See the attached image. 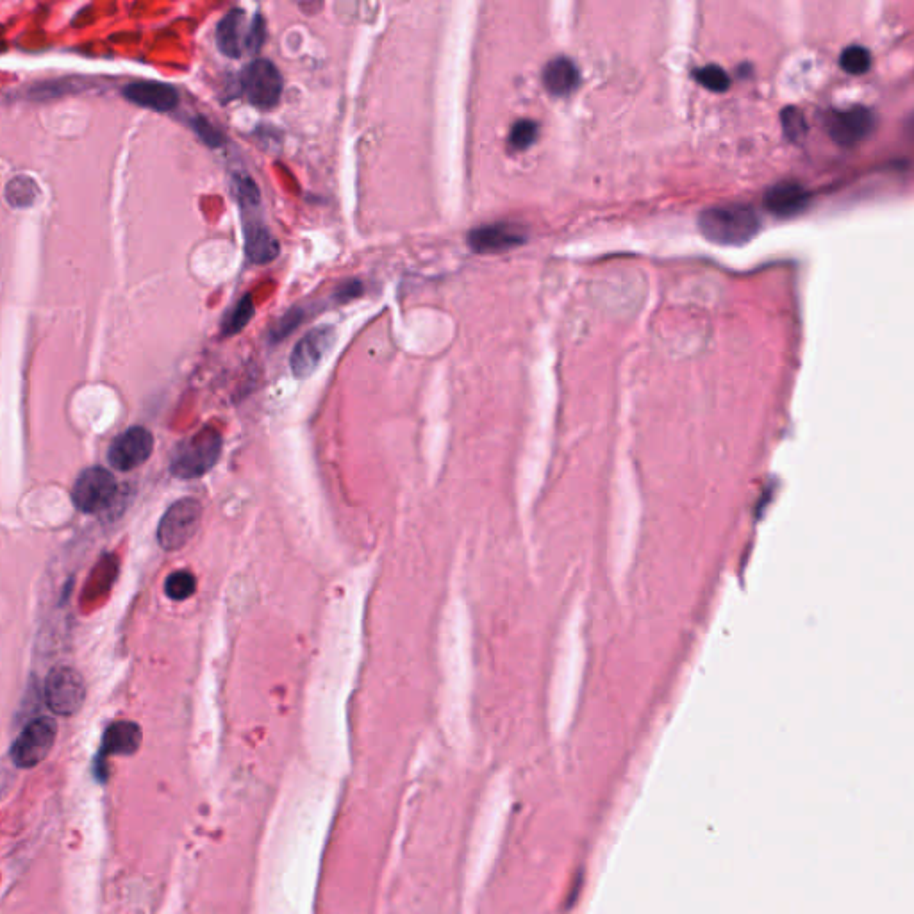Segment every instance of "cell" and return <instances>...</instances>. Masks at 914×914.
Listing matches in <instances>:
<instances>
[{"mask_svg":"<svg viewBox=\"0 0 914 914\" xmlns=\"http://www.w3.org/2000/svg\"><path fill=\"white\" fill-rule=\"evenodd\" d=\"M233 190L238 204H240L241 217H243V236H245L247 258L256 265H266V263L274 261L281 252V245H279V241L275 240L274 234L270 233V229L266 227L261 213H259L261 195H259L258 184L254 183L249 175H234Z\"/></svg>","mask_w":914,"mask_h":914,"instance_id":"cell-1","label":"cell"},{"mask_svg":"<svg viewBox=\"0 0 914 914\" xmlns=\"http://www.w3.org/2000/svg\"><path fill=\"white\" fill-rule=\"evenodd\" d=\"M698 227L713 243L743 245L759 233L761 220L756 209L747 204H722L702 211Z\"/></svg>","mask_w":914,"mask_h":914,"instance_id":"cell-2","label":"cell"},{"mask_svg":"<svg viewBox=\"0 0 914 914\" xmlns=\"http://www.w3.org/2000/svg\"><path fill=\"white\" fill-rule=\"evenodd\" d=\"M222 454V436L213 427L181 441L170 459V472L179 479H199L217 465Z\"/></svg>","mask_w":914,"mask_h":914,"instance_id":"cell-3","label":"cell"},{"mask_svg":"<svg viewBox=\"0 0 914 914\" xmlns=\"http://www.w3.org/2000/svg\"><path fill=\"white\" fill-rule=\"evenodd\" d=\"M218 50L231 59L243 58V54H256L265 38V24L259 13L252 20L247 18L245 9L233 8L218 22Z\"/></svg>","mask_w":914,"mask_h":914,"instance_id":"cell-4","label":"cell"},{"mask_svg":"<svg viewBox=\"0 0 914 914\" xmlns=\"http://www.w3.org/2000/svg\"><path fill=\"white\" fill-rule=\"evenodd\" d=\"M241 93L252 106L272 109L283 95L284 81L279 68L268 59H254L240 75Z\"/></svg>","mask_w":914,"mask_h":914,"instance_id":"cell-5","label":"cell"},{"mask_svg":"<svg viewBox=\"0 0 914 914\" xmlns=\"http://www.w3.org/2000/svg\"><path fill=\"white\" fill-rule=\"evenodd\" d=\"M202 506L199 500L181 499L168 507L158 527V541L167 552L183 549L200 527Z\"/></svg>","mask_w":914,"mask_h":914,"instance_id":"cell-6","label":"cell"},{"mask_svg":"<svg viewBox=\"0 0 914 914\" xmlns=\"http://www.w3.org/2000/svg\"><path fill=\"white\" fill-rule=\"evenodd\" d=\"M118 484L113 474L93 466L77 477L72 490L75 507L86 515H99L117 499Z\"/></svg>","mask_w":914,"mask_h":914,"instance_id":"cell-7","label":"cell"},{"mask_svg":"<svg viewBox=\"0 0 914 914\" xmlns=\"http://www.w3.org/2000/svg\"><path fill=\"white\" fill-rule=\"evenodd\" d=\"M86 700L83 677L74 668H54L45 681V702L52 713L72 716L81 711Z\"/></svg>","mask_w":914,"mask_h":914,"instance_id":"cell-8","label":"cell"},{"mask_svg":"<svg viewBox=\"0 0 914 914\" xmlns=\"http://www.w3.org/2000/svg\"><path fill=\"white\" fill-rule=\"evenodd\" d=\"M58 725L52 718H36L25 725L11 748L13 763L18 768H34L40 765L56 743Z\"/></svg>","mask_w":914,"mask_h":914,"instance_id":"cell-9","label":"cell"},{"mask_svg":"<svg viewBox=\"0 0 914 914\" xmlns=\"http://www.w3.org/2000/svg\"><path fill=\"white\" fill-rule=\"evenodd\" d=\"M336 343V329L331 325H320L311 329L293 347L290 356L291 374L297 379H308L322 365L325 356Z\"/></svg>","mask_w":914,"mask_h":914,"instance_id":"cell-10","label":"cell"},{"mask_svg":"<svg viewBox=\"0 0 914 914\" xmlns=\"http://www.w3.org/2000/svg\"><path fill=\"white\" fill-rule=\"evenodd\" d=\"M154 450V436L145 427H131L111 443L109 465L118 472H129L143 465Z\"/></svg>","mask_w":914,"mask_h":914,"instance_id":"cell-11","label":"cell"},{"mask_svg":"<svg viewBox=\"0 0 914 914\" xmlns=\"http://www.w3.org/2000/svg\"><path fill=\"white\" fill-rule=\"evenodd\" d=\"M525 241L524 227L507 222L475 227L468 234V245L481 254H495L504 250L515 249Z\"/></svg>","mask_w":914,"mask_h":914,"instance_id":"cell-12","label":"cell"},{"mask_svg":"<svg viewBox=\"0 0 914 914\" xmlns=\"http://www.w3.org/2000/svg\"><path fill=\"white\" fill-rule=\"evenodd\" d=\"M122 95L129 102L140 108L152 109L158 113H168L177 108L179 92L175 86L158 81H140V83L125 84Z\"/></svg>","mask_w":914,"mask_h":914,"instance_id":"cell-13","label":"cell"},{"mask_svg":"<svg viewBox=\"0 0 914 914\" xmlns=\"http://www.w3.org/2000/svg\"><path fill=\"white\" fill-rule=\"evenodd\" d=\"M873 115L866 108H854L838 113L829 122V133L836 143L854 145L872 133Z\"/></svg>","mask_w":914,"mask_h":914,"instance_id":"cell-14","label":"cell"},{"mask_svg":"<svg viewBox=\"0 0 914 914\" xmlns=\"http://www.w3.org/2000/svg\"><path fill=\"white\" fill-rule=\"evenodd\" d=\"M809 202L806 190L795 183H781L772 186L765 195V206L777 217H793L804 211Z\"/></svg>","mask_w":914,"mask_h":914,"instance_id":"cell-15","label":"cell"},{"mask_svg":"<svg viewBox=\"0 0 914 914\" xmlns=\"http://www.w3.org/2000/svg\"><path fill=\"white\" fill-rule=\"evenodd\" d=\"M140 741L142 731L136 723L117 722L109 725L108 731L104 732L99 763L108 756H131L140 747Z\"/></svg>","mask_w":914,"mask_h":914,"instance_id":"cell-16","label":"cell"},{"mask_svg":"<svg viewBox=\"0 0 914 914\" xmlns=\"http://www.w3.org/2000/svg\"><path fill=\"white\" fill-rule=\"evenodd\" d=\"M543 84L552 95L568 97L579 88L581 74L574 61L565 56L552 59L543 70Z\"/></svg>","mask_w":914,"mask_h":914,"instance_id":"cell-17","label":"cell"},{"mask_svg":"<svg viewBox=\"0 0 914 914\" xmlns=\"http://www.w3.org/2000/svg\"><path fill=\"white\" fill-rule=\"evenodd\" d=\"M6 200L13 208L25 209L34 206L40 199V188L29 175H17L6 186Z\"/></svg>","mask_w":914,"mask_h":914,"instance_id":"cell-18","label":"cell"},{"mask_svg":"<svg viewBox=\"0 0 914 914\" xmlns=\"http://www.w3.org/2000/svg\"><path fill=\"white\" fill-rule=\"evenodd\" d=\"M254 313H256V306L252 302V297L247 293V295H243L238 300V304L225 316L224 325H222L224 336H234V334L241 333L249 325L250 320L254 318Z\"/></svg>","mask_w":914,"mask_h":914,"instance_id":"cell-19","label":"cell"},{"mask_svg":"<svg viewBox=\"0 0 914 914\" xmlns=\"http://www.w3.org/2000/svg\"><path fill=\"white\" fill-rule=\"evenodd\" d=\"M195 590H197V579L192 572H186V570H179V572L168 575L167 582H165V593L170 599L177 600V602L190 599Z\"/></svg>","mask_w":914,"mask_h":914,"instance_id":"cell-20","label":"cell"},{"mask_svg":"<svg viewBox=\"0 0 914 914\" xmlns=\"http://www.w3.org/2000/svg\"><path fill=\"white\" fill-rule=\"evenodd\" d=\"M841 68L852 75L865 74L872 67V54L861 45H852L841 54Z\"/></svg>","mask_w":914,"mask_h":914,"instance_id":"cell-21","label":"cell"},{"mask_svg":"<svg viewBox=\"0 0 914 914\" xmlns=\"http://www.w3.org/2000/svg\"><path fill=\"white\" fill-rule=\"evenodd\" d=\"M693 75H695L698 83L702 84L707 90H711V92H727L729 86H731L729 75L718 65H707V67L698 68Z\"/></svg>","mask_w":914,"mask_h":914,"instance_id":"cell-22","label":"cell"},{"mask_svg":"<svg viewBox=\"0 0 914 914\" xmlns=\"http://www.w3.org/2000/svg\"><path fill=\"white\" fill-rule=\"evenodd\" d=\"M536 138H538V124L534 120L524 118L513 125V129L509 133V147H513L515 150L529 149L532 143L536 142Z\"/></svg>","mask_w":914,"mask_h":914,"instance_id":"cell-23","label":"cell"},{"mask_svg":"<svg viewBox=\"0 0 914 914\" xmlns=\"http://www.w3.org/2000/svg\"><path fill=\"white\" fill-rule=\"evenodd\" d=\"M190 125H192L193 133L197 134L208 147H213V149L224 147V133H220L208 118L197 115V117L190 118Z\"/></svg>","mask_w":914,"mask_h":914,"instance_id":"cell-24","label":"cell"},{"mask_svg":"<svg viewBox=\"0 0 914 914\" xmlns=\"http://www.w3.org/2000/svg\"><path fill=\"white\" fill-rule=\"evenodd\" d=\"M302 320H304V311H302V309H290V311L284 313L283 318L270 329V338H272L274 343L283 341L284 338H288V336L302 324Z\"/></svg>","mask_w":914,"mask_h":914,"instance_id":"cell-25","label":"cell"},{"mask_svg":"<svg viewBox=\"0 0 914 914\" xmlns=\"http://www.w3.org/2000/svg\"><path fill=\"white\" fill-rule=\"evenodd\" d=\"M782 120H784V129H786L788 136L790 138H798L802 133V129H804V124H802V117L798 115L797 111L795 109L784 111Z\"/></svg>","mask_w":914,"mask_h":914,"instance_id":"cell-26","label":"cell"},{"mask_svg":"<svg viewBox=\"0 0 914 914\" xmlns=\"http://www.w3.org/2000/svg\"><path fill=\"white\" fill-rule=\"evenodd\" d=\"M363 291V286L359 281H352V283L343 284L340 290L336 291V299L343 302V300L356 299L358 295H361Z\"/></svg>","mask_w":914,"mask_h":914,"instance_id":"cell-27","label":"cell"}]
</instances>
